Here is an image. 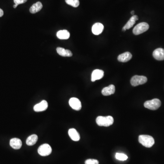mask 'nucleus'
<instances>
[{
    "label": "nucleus",
    "mask_w": 164,
    "mask_h": 164,
    "mask_svg": "<svg viewBox=\"0 0 164 164\" xmlns=\"http://www.w3.org/2000/svg\"><path fill=\"white\" fill-rule=\"evenodd\" d=\"M96 123L99 126L108 127L114 123V118L111 116H98L96 118Z\"/></svg>",
    "instance_id": "obj_1"
},
{
    "label": "nucleus",
    "mask_w": 164,
    "mask_h": 164,
    "mask_svg": "<svg viewBox=\"0 0 164 164\" xmlns=\"http://www.w3.org/2000/svg\"><path fill=\"white\" fill-rule=\"evenodd\" d=\"M139 141L143 146L150 148L154 145L155 140L152 136L148 135H140L139 137Z\"/></svg>",
    "instance_id": "obj_2"
},
{
    "label": "nucleus",
    "mask_w": 164,
    "mask_h": 164,
    "mask_svg": "<svg viewBox=\"0 0 164 164\" xmlns=\"http://www.w3.org/2000/svg\"><path fill=\"white\" fill-rule=\"evenodd\" d=\"M161 106V101L158 99H154L151 100L146 101L144 103V106L150 110H155L159 108Z\"/></svg>",
    "instance_id": "obj_3"
},
{
    "label": "nucleus",
    "mask_w": 164,
    "mask_h": 164,
    "mask_svg": "<svg viewBox=\"0 0 164 164\" xmlns=\"http://www.w3.org/2000/svg\"><path fill=\"white\" fill-rule=\"evenodd\" d=\"M149 28V25L147 23H141L137 24L133 30V33L135 35L140 34L147 31Z\"/></svg>",
    "instance_id": "obj_4"
},
{
    "label": "nucleus",
    "mask_w": 164,
    "mask_h": 164,
    "mask_svg": "<svg viewBox=\"0 0 164 164\" xmlns=\"http://www.w3.org/2000/svg\"><path fill=\"white\" fill-rule=\"evenodd\" d=\"M147 81V78L144 76L135 75L132 77L131 83L133 86H138L146 83Z\"/></svg>",
    "instance_id": "obj_5"
},
{
    "label": "nucleus",
    "mask_w": 164,
    "mask_h": 164,
    "mask_svg": "<svg viewBox=\"0 0 164 164\" xmlns=\"http://www.w3.org/2000/svg\"><path fill=\"white\" fill-rule=\"evenodd\" d=\"M52 149L51 147L48 144L41 145L38 149V153L40 156H46L51 154Z\"/></svg>",
    "instance_id": "obj_6"
},
{
    "label": "nucleus",
    "mask_w": 164,
    "mask_h": 164,
    "mask_svg": "<svg viewBox=\"0 0 164 164\" xmlns=\"http://www.w3.org/2000/svg\"><path fill=\"white\" fill-rule=\"evenodd\" d=\"M69 104L73 109L75 110H80L82 108L80 101L76 98H72L69 99Z\"/></svg>",
    "instance_id": "obj_7"
},
{
    "label": "nucleus",
    "mask_w": 164,
    "mask_h": 164,
    "mask_svg": "<svg viewBox=\"0 0 164 164\" xmlns=\"http://www.w3.org/2000/svg\"><path fill=\"white\" fill-rule=\"evenodd\" d=\"M48 108V103L46 100H43L34 106V110L36 112L45 111Z\"/></svg>",
    "instance_id": "obj_8"
},
{
    "label": "nucleus",
    "mask_w": 164,
    "mask_h": 164,
    "mask_svg": "<svg viewBox=\"0 0 164 164\" xmlns=\"http://www.w3.org/2000/svg\"><path fill=\"white\" fill-rule=\"evenodd\" d=\"M138 19H139V18H138V16H136V15H133L130 18V19L128 20V22L126 23L125 26L123 27L122 31L125 32L126 30H128V29L131 28L135 24L136 20H138Z\"/></svg>",
    "instance_id": "obj_9"
},
{
    "label": "nucleus",
    "mask_w": 164,
    "mask_h": 164,
    "mask_svg": "<svg viewBox=\"0 0 164 164\" xmlns=\"http://www.w3.org/2000/svg\"><path fill=\"white\" fill-rule=\"evenodd\" d=\"M104 75V72L100 69H95L91 75V81L94 82L97 80L101 79Z\"/></svg>",
    "instance_id": "obj_10"
},
{
    "label": "nucleus",
    "mask_w": 164,
    "mask_h": 164,
    "mask_svg": "<svg viewBox=\"0 0 164 164\" xmlns=\"http://www.w3.org/2000/svg\"><path fill=\"white\" fill-rule=\"evenodd\" d=\"M153 56L156 59L159 61L164 60V49L162 48H158L154 50Z\"/></svg>",
    "instance_id": "obj_11"
},
{
    "label": "nucleus",
    "mask_w": 164,
    "mask_h": 164,
    "mask_svg": "<svg viewBox=\"0 0 164 164\" xmlns=\"http://www.w3.org/2000/svg\"><path fill=\"white\" fill-rule=\"evenodd\" d=\"M10 145L14 149L19 150L22 147V142L18 138H12L10 141Z\"/></svg>",
    "instance_id": "obj_12"
},
{
    "label": "nucleus",
    "mask_w": 164,
    "mask_h": 164,
    "mask_svg": "<svg viewBox=\"0 0 164 164\" xmlns=\"http://www.w3.org/2000/svg\"><path fill=\"white\" fill-rule=\"evenodd\" d=\"M104 25L100 23H97L94 24L92 27V31L93 34L98 35L102 33L104 30Z\"/></svg>",
    "instance_id": "obj_13"
},
{
    "label": "nucleus",
    "mask_w": 164,
    "mask_h": 164,
    "mask_svg": "<svg viewBox=\"0 0 164 164\" xmlns=\"http://www.w3.org/2000/svg\"><path fill=\"white\" fill-rule=\"evenodd\" d=\"M132 55L130 52H125L122 54H120L118 57V61L123 63H125L130 61L132 58Z\"/></svg>",
    "instance_id": "obj_14"
},
{
    "label": "nucleus",
    "mask_w": 164,
    "mask_h": 164,
    "mask_svg": "<svg viewBox=\"0 0 164 164\" xmlns=\"http://www.w3.org/2000/svg\"><path fill=\"white\" fill-rule=\"evenodd\" d=\"M115 91V86L113 84H111L102 89V93L104 96H109L111 94H114Z\"/></svg>",
    "instance_id": "obj_15"
},
{
    "label": "nucleus",
    "mask_w": 164,
    "mask_h": 164,
    "mask_svg": "<svg viewBox=\"0 0 164 164\" xmlns=\"http://www.w3.org/2000/svg\"><path fill=\"white\" fill-rule=\"evenodd\" d=\"M57 52L59 55L63 57H70L73 55V53L69 50L65 49L60 47L57 48Z\"/></svg>",
    "instance_id": "obj_16"
},
{
    "label": "nucleus",
    "mask_w": 164,
    "mask_h": 164,
    "mask_svg": "<svg viewBox=\"0 0 164 164\" xmlns=\"http://www.w3.org/2000/svg\"><path fill=\"white\" fill-rule=\"evenodd\" d=\"M68 134L71 139L74 141H78L80 139V135L75 129H70L68 131Z\"/></svg>",
    "instance_id": "obj_17"
},
{
    "label": "nucleus",
    "mask_w": 164,
    "mask_h": 164,
    "mask_svg": "<svg viewBox=\"0 0 164 164\" xmlns=\"http://www.w3.org/2000/svg\"><path fill=\"white\" fill-rule=\"evenodd\" d=\"M57 36L59 39L66 40L70 37V33L66 30H60L57 33Z\"/></svg>",
    "instance_id": "obj_18"
},
{
    "label": "nucleus",
    "mask_w": 164,
    "mask_h": 164,
    "mask_svg": "<svg viewBox=\"0 0 164 164\" xmlns=\"http://www.w3.org/2000/svg\"><path fill=\"white\" fill-rule=\"evenodd\" d=\"M43 8V5L40 2H36V3L33 5V6L30 8V12L33 14L36 13L40 11Z\"/></svg>",
    "instance_id": "obj_19"
},
{
    "label": "nucleus",
    "mask_w": 164,
    "mask_h": 164,
    "mask_svg": "<svg viewBox=\"0 0 164 164\" xmlns=\"http://www.w3.org/2000/svg\"><path fill=\"white\" fill-rule=\"evenodd\" d=\"M38 140V136L36 134H32L28 137L26 140L27 145L29 146H33Z\"/></svg>",
    "instance_id": "obj_20"
},
{
    "label": "nucleus",
    "mask_w": 164,
    "mask_h": 164,
    "mask_svg": "<svg viewBox=\"0 0 164 164\" xmlns=\"http://www.w3.org/2000/svg\"><path fill=\"white\" fill-rule=\"evenodd\" d=\"M65 2L67 4L74 8H77L79 5V0H65Z\"/></svg>",
    "instance_id": "obj_21"
},
{
    "label": "nucleus",
    "mask_w": 164,
    "mask_h": 164,
    "mask_svg": "<svg viewBox=\"0 0 164 164\" xmlns=\"http://www.w3.org/2000/svg\"><path fill=\"white\" fill-rule=\"evenodd\" d=\"M115 158L118 160L125 161V160H127L128 157L125 154L117 153L115 155Z\"/></svg>",
    "instance_id": "obj_22"
},
{
    "label": "nucleus",
    "mask_w": 164,
    "mask_h": 164,
    "mask_svg": "<svg viewBox=\"0 0 164 164\" xmlns=\"http://www.w3.org/2000/svg\"><path fill=\"white\" fill-rule=\"evenodd\" d=\"M27 0H14L15 5L13 6V8H16L20 4H24L27 2Z\"/></svg>",
    "instance_id": "obj_23"
},
{
    "label": "nucleus",
    "mask_w": 164,
    "mask_h": 164,
    "mask_svg": "<svg viewBox=\"0 0 164 164\" xmlns=\"http://www.w3.org/2000/svg\"><path fill=\"white\" fill-rule=\"evenodd\" d=\"M85 164H99V162L98 160L95 159H88L85 161Z\"/></svg>",
    "instance_id": "obj_24"
},
{
    "label": "nucleus",
    "mask_w": 164,
    "mask_h": 164,
    "mask_svg": "<svg viewBox=\"0 0 164 164\" xmlns=\"http://www.w3.org/2000/svg\"><path fill=\"white\" fill-rule=\"evenodd\" d=\"M3 14H4L3 11L2 9L0 8V17L3 16Z\"/></svg>",
    "instance_id": "obj_25"
},
{
    "label": "nucleus",
    "mask_w": 164,
    "mask_h": 164,
    "mask_svg": "<svg viewBox=\"0 0 164 164\" xmlns=\"http://www.w3.org/2000/svg\"><path fill=\"white\" fill-rule=\"evenodd\" d=\"M134 11H132L131 12V14L132 15H134Z\"/></svg>",
    "instance_id": "obj_26"
}]
</instances>
